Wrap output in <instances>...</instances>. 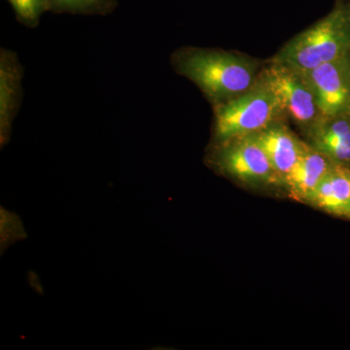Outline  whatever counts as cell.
<instances>
[{"label":"cell","instance_id":"6da1fadb","mask_svg":"<svg viewBox=\"0 0 350 350\" xmlns=\"http://www.w3.org/2000/svg\"><path fill=\"white\" fill-rule=\"evenodd\" d=\"M179 75L195 83L214 105L245 93L255 85V66L224 51L182 48L172 57Z\"/></svg>","mask_w":350,"mask_h":350},{"label":"cell","instance_id":"7a4b0ae2","mask_svg":"<svg viewBox=\"0 0 350 350\" xmlns=\"http://www.w3.org/2000/svg\"><path fill=\"white\" fill-rule=\"evenodd\" d=\"M349 48L350 3L338 2L326 17L288 42L273 62L308 72L345 57Z\"/></svg>","mask_w":350,"mask_h":350},{"label":"cell","instance_id":"3957f363","mask_svg":"<svg viewBox=\"0 0 350 350\" xmlns=\"http://www.w3.org/2000/svg\"><path fill=\"white\" fill-rule=\"evenodd\" d=\"M282 111L280 98L262 80L245 93L214 105V138L224 144L253 135L271 126Z\"/></svg>","mask_w":350,"mask_h":350},{"label":"cell","instance_id":"277c9868","mask_svg":"<svg viewBox=\"0 0 350 350\" xmlns=\"http://www.w3.org/2000/svg\"><path fill=\"white\" fill-rule=\"evenodd\" d=\"M262 80L280 98L283 111L299 124L310 125L321 118L312 88L304 73L273 62Z\"/></svg>","mask_w":350,"mask_h":350},{"label":"cell","instance_id":"5b68a950","mask_svg":"<svg viewBox=\"0 0 350 350\" xmlns=\"http://www.w3.org/2000/svg\"><path fill=\"white\" fill-rule=\"evenodd\" d=\"M304 75L312 88L321 119L350 116V66L347 54Z\"/></svg>","mask_w":350,"mask_h":350},{"label":"cell","instance_id":"8992f818","mask_svg":"<svg viewBox=\"0 0 350 350\" xmlns=\"http://www.w3.org/2000/svg\"><path fill=\"white\" fill-rule=\"evenodd\" d=\"M223 144L215 160L226 174L250 183L271 182L275 178L278 174L252 135L234 138Z\"/></svg>","mask_w":350,"mask_h":350},{"label":"cell","instance_id":"52a82bcc","mask_svg":"<svg viewBox=\"0 0 350 350\" xmlns=\"http://www.w3.org/2000/svg\"><path fill=\"white\" fill-rule=\"evenodd\" d=\"M24 68L14 51L0 50V145L3 148L12 135L13 123L23 98Z\"/></svg>","mask_w":350,"mask_h":350},{"label":"cell","instance_id":"ba28073f","mask_svg":"<svg viewBox=\"0 0 350 350\" xmlns=\"http://www.w3.org/2000/svg\"><path fill=\"white\" fill-rule=\"evenodd\" d=\"M252 135L266 153L276 174L286 177L296 165L305 144L280 126H269Z\"/></svg>","mask_w":350,"mask_h":350},{"label":"cell","instance_id":"9c48e42d","mask_svg":"<svg viewBox=\"0 0 350 350\" xmlns=\"http://www.w3.org/2000/svg\"><path fill=\"white\" fill-rule=\"evenodd\" d=\"M330 162L323 153L305 145L296 165L285 177L295 198L310 202L317 186L333 165Z\"/></svg>","mask_w":350,"mask_h":350},{"label":"cell","instance_id":"30bf717a","mask_svg":"<svg viewBox=\"0 0 350 350\" xmlns=\"http://www.w3.org/2000/svg\"><path fill=\"white\" fill-rule=\"evenodd\" d=\"M310 202L327 213L350 219V170L338 163L332 165Z\"/></svg>","mask_w":350,"mask_h":350},{"label":"cell","instance_id":"8fae6325","mask_svg":"<svg viewBox=\"0 0 350 350\" xmlns=\"http://www.w3.org/2000/svg\"><path fill=\"white\" fill-rule=\"evenodd\" d=\"M317 150L335 163H350V116L321 119L315 129Z\"/></svg>","mask_w":350,"mask_h":350},{"label":"cell","instance_id":"7c38bea8","mask_svg":"<svg viewBox=\"0 0 350 350\" xmlns=\"http://www.w3.org/2000/svg\"><path fill=\"white\" fill-rule=\"evenodd\" d=\"M48 12L83 16H107L114 12L118 0H46Z\"/></svg>","mask_w":350,"mask_h":350},{"label":"cell","instance_id":"4fadbf2b","mask_svg":"<svg viewBox=\"0 0 350 350\" xmlns=\"http://www.w3.org/2000/svg\"><path fill=\"white\" fill-rule=\"evenodd\" d=\"M18 22L29 29H36L43 14L48 12L46 0H8Z\"/></svg>","mask_w":350,"mask_h":350},{"label":"cell","instance_id":"5bb4252c","mask_svg":"<svg viewBox=\"0 0 350 350\" xmlns=\"http://www.w3.org/2000/svg\"><path fill=\"white\" fill-rule=\"evenodd\" d=\"M347 59H349V66H350V48L349 53H347Z\"/></svg>","mask_w":350,"mask_h":350}]
</instances>
